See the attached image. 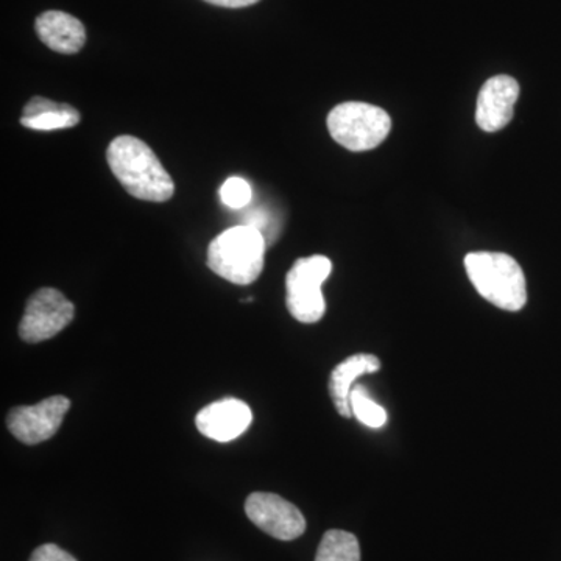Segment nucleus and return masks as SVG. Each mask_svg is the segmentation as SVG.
Listing matches in <instances>:
<instances>
[{
  "label": "nucleus",
  "mask_w": 561,
  "mask_h": 561,
  "mask_svg": "<svg viewBox=\"0 0 561 561\" xmlns=\"http://www.w3.org/2000/svg\"><path fill=\"white\" fill-rule=\"evenodd\" d=\"M106 161L125 191L138 201H171L175 184L153 150L135 136H117L106 150Z\"/></svg>",
  "instance_id": "1"
},
{
  "label": "nucleus",
  "mask_w": 561,
  "mask_h": 561,
  "mask_svg": "<svg viewBox=\"0 0 561 561\" xmlns=\"http://www.w3.org/2000/svg\"><path fill=\"white\" fill-rule=\"evenodd\" d=\"M465 268L482 298L502 311H522L527 301L526 276L505 253L478 251L465 257Z\"/></svg>",
  "instance_id": "2"
},
{
  "label": "nucleus",
  "mask_w": 561,
  "mask_h": 561,
  "mask_svg": "<svg viewBox=\"0 0 561 561\" xmlns=\"http://www.w3.org/2000/svg\"><path fill=\"white\" fill-rule=\"evenodd\" d=\"M267 241L257 228L238 225L221 232L208 249V267L238 286L254 283L264 268Z\"/></svg>",
  "instance_id": "3"
},
{
  "label": "nucleus",
  "mask_w": 561,
  "mask_h": 561,
  "mask_svg": "<svg viewBox=\"0 0 561 561\" xmlns=\"http://www.w3.org/2000/svg\"><path fill=\"white\" fill-rule=\"evenodd\" d=\"M328 130L335 142L350 151H368L381 146L391 130L387 111L364 102H345L328 116Z\"/></svg>",
  "instance_id": "4"
},
{
  "label": "nucleus",
  "mask_w": 561,
  "mask_h": 561,
  "mask_svg": "<svg viewBox=\"0 0 561 561\" xmlns=\"http://www.w3.org/2000/svg\"><path fill=\"white\" fill-rule=\"evenodd\" d=\"M332 262L327 256L301 257L287 273V309L300 323L312 324L327 311L321 286L330 278Z\"/></svg>",
  "instance_id": "5"
},
{
  "label": "nucleus",
  "mask_w": 561,
  "mask_h": 561,
  "mask_svg": "<svg viewBox=\"0 0 561 561\" xmlns=\"http://www.w3.org/2000/svg\"><path fill=\"white\" fill-rule=\"evenodd\" d=\"M76 316L72 302L60 290L44 287L33 294L20 323V337L27 343L49 341Z\"/></svg>",
  "instance_id": "6"
},
{
  "label": "nucleus",
  "mask_w": 561,
  "mask_h": 561,
  "mask_svg": "<svg viewBox=\"0 0 561 561\" xmlns=\"http://www.w3.org/2000/svg\"><path fill=\"white\" fill-rule=\"evenodd\" d=\"M69 409L68 398L50 397L36 405L11 409L7 426L18 440L25 445H38L57 434Z\"/></svg>",
  "instance_id": "7"
},
{
  "label": "nucleus",
  "mask_w": 561,
  "mask_h": 561,
  "mask_svg": "<svg viewBox=\"0 0 561 561\" xmlns=\"http://www.w3.org/2000/svg\"><path fill=\"white\" fill-rule=\"evenodd\" d=\"M250 522L280 541L297 540L306 530L302 513L278 494L253 493L245 502Z\"/></svg>",
  "instance_id": "8"
},
{
  "label": "nucleus",
  "mask_w": 561,
  "mask_h": 561,
  "mask_svg": "<svg viewBox=\"0 0 561 561\" xmlns=\"http://www.w3.org/2000/svg\"><path fill=\"white\" fill-rule=\"evenodd\" d=\"M519 83L511 76H496L479 92L476 122L483 131L494 133L507 127L519 99Z\"/></svg>",
  "instance_id": "9"
},
{
  "label": "nucleus",
  "mask_w": 561,
  "mask_h": 561,
  "mask_svg": "<svg viewBox=\"0 0 561 561\" xmlns=\"http://www.w3.org/2000/svg\"><path fill=\"white\" fill-rule=\"evenodd\" d=\"M251 421L253 413L249 404L236 398H227L202 409L195 424L210 440L228 443L241 437L249 430Z\"/></svg>",
  "instance_id": "10"
},
{
  "label": "nucleus",
  "mask_w": 561,
  "mask_h": 561,
  "mask_svg": "<svg viewBox=\"0 0 561 561\" xmlns=\"http://www.w3.org/2000/svg\"><path fill=\"white\" fill-rule=\"evenodd\" d=\"M35 31L39 39L58 54H77L87 43L84 25L65 11H44L36 18Z\"/></svg>",
  "instance_id": "11"
},
{
  "label": "nucleus",
  "mask_w": 561,
  "mask_h": 561,
  "mask_svg": "<svg viewBox=\"0 0 561 561\" xmlns=\"http://www.w3.org/2000/svg\"><path fill=\"white\" fill-rule=\"evenodd\" d=\"M381 370V360L373 354H354L341 362L337 367L331 373L330 378V393L332 400H334L337 412L341 413L345 419H351L353 412H351V390H353L354 382L359 379L360 376L371 375Z\"/></svg>",
  "instance_id": "12"
},
{
  "label": "nucleus",
  "mask_w": 561,
  "mask_h": 561,
  "mask_svg": "<svg viewBox=\"0 0 561 561\" xmlns=\"http://www.w3.org/2000/svg\"><path fill=\"white\" fill-rule=\"evenodd\" d=\"M80 119V113L73 106L46 98H33L24 106L21 124L31 130L54 131L76 127Z\"/></svg>",
  "instance_id": "13"
},
{
  "label": "nucleus",
  "mask_w": 561,
  "mask_h": 561,
  "mask_svg": "<svg viewBox=\"0 0 561 561\" xmlns=\"http://www.w3.org/2000/svg\"><path fill=\"white\" fill-rule=\"evenodd\" d=\"M316 561H360V546L353 534L328 530L317 551Z\"/></svg>",
  "instance_id": "14"
},
{
  "label": "nucleus",
  "mask_w": 561,
  "mask_h": 561,
  "mask_svg": "<svg viewBox=\"0 0 561 561\" xmlns=\"http://www.w3.org/2000/svg\"><path fill=\"white\" fill-rule=\"evenodd\" d=\"M351 412L365 426L371 430H379L386 424L387 413L381 405L376 404L364 386L353 387L351 390Z\"/></svg>",
  "instance_id": "15"
},
{
  "label": "nucleus",
  "mask_w": 561,
  "mask_h": 561,
  "mask_svg": "<svg viewBox=\"0 0 561 561\" xmlns=\"http://www.w3.org/2000/svg\"><path fill=\"white\" fill-rule=\"evenodd\" d=\"M250 184L239 176H231L225 181L224 186L220 187V198L228 208L242 209L251 202Z\"/></svg>",
  "instance_id": "16"
},
{
  "label": "nucleus",
  "mask_w": 561,
  "mask_h": 561,
  "mask_svg": "<svg viewBox=\"0 0 561 561\" xmlns=\"http://www.w3.org/2000/svg\"><path fill=\"white\" fill-rule=\"evenodd\" d=\"M31 561H77L69 552L62 551L57 545L39 546L32 553Z\"/></svg>",
  "instance_id": "17"
},
{
  "label": "nucleus",
  "mask_w": 561,
  "mask_h": 561,
  "mask_svg": "<svg viewBox=\"0 0 561 561\" xmlns=\"http://www.w3.org/2000/svg\"><path fill=\"white\" fill-rule=\"evenodd\" d=\"M213 5L224 7V9H243V7L254 5L260 0H205Z\"/></svg>",
  "instance_id": "18"
}]
</instances>
